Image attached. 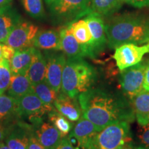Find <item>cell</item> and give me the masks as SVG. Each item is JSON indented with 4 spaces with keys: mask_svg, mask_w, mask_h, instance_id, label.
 <instances>
[{
    "mask_svg": "<svg viewBox=\"0 0 149 149\" xmlns=\"http://www.w3.org/2000/svg\"><path fill=\"white\" fill-rule=\"evenodd\" d=\"M149 53V43L144 45L126 44L115 49L113 59L120 71L141 62L143 57Z\"/></svg>",
    "mask_w": 149,
    "mask_h": 149,
    "instance_id": "cell-7",
    "label": "cell"
},
{
    "mask_svg": "<svg viewBox=\"0 0 149 149\" xmlns=\"http://www.w3.org/2000/svg\"><path fill=\"white\" fill-rule=\"evenodd\" d=\"M48 117L53 125L59 130L62 137L67 136L72 130V124L71 123L59 112L55 111V109L48 113Z\"/></svg>",
    "mask_w": 149,
    "mask_h": 149,
    "instance_id": "cell-27",
    "label": "cell"
},
{
    "mask_svg": "<svg viewBox=\"0 0 149 149\" xmlns=\"http://www.w3.org/2000/svg\"><path fill=\"white\" fill-rule=\"evenodd\" d=\"M12 1L13 0H0V8L7 6H10Z\"/></svg>",
    "mask_w": 149,
    "mask_h": 149,
    "instance_id": "cell-37",
    "label": "cell"
},
{
    "mask_svg": "<svg viewBox=\"0 0 149 149\" xmlns=\"http://www.w3.org/2000/svg\"><path fill=\"white\" fill-rule=\"evenodd\" d=\"M124 3L137 8L149 7V0H122Z\"/></svg>",
    "mask_w": 149,
    "mask_h": 149,
    "instance_id": "cell-31",
    "label": "cell"
},
{
    "mask_svg": "<svg viewBox=\"0 0 149 149\" xmlns=\"http://www.w3.org/2000/svg\"><path fill=\"white\" fill-rule=\"evenodd\" d=\"M117 149H141V148H135V147H134L132 146V145L130 144V143H128V144H126L124 145H123V146H120V148H118Z\"/></svg>",
    "mask_w": 149,
    "mask_h": 149,
    "instance_id": "cell-38",
    "label": "cell"
},
{
    "mask_svg": "<svg viewBox=\"0 0 149 149\" xmlns=\"http://www.w3.org/2000/svg\"><path fill=\"white\" fill-rule=\"evenodd\" d=\"M64 54H52L46 60L45 80L54 91L59 93L61 87L63 70L66 62Z\"/></svg>",
    "mask_w": 149,
    "mask_h": 149,
    "instance_id": "cell-11",
    "label": "cell"
},
{
    "mask_svg": "<svg viewBox=\"0 0 149 149\" xmlns=\"http://www.w3.org/2000/svg\"><path fill=\"white\" fill-rule=\"evenodd\" d=\"M55 149H76L75 147L74 146V145L72 144V143L70 141V139L68 137V136L67 137H64L61 139V141L59 143V144L57 146V148Z\"/></svg>",
    "mask_w": 149,
    "mask_h": 149,
    "instance_id": "cell-33",
    "label": "cell"
},
{
    "mask_svg": "<svg viewBox=\"0 0 149 149\" xmlns=\"http://www.w3.org/2000/svg\"><path fill=\"white\" fill-rule=\"evenodd\" d=\"M15 50L11 46L7 45V44H2V57L3 59H7V60L10 61L11 59L13 57Z\"/></svg>",
    "mask_w": 149,
    "mask_h": 149,
    "instance_id": "cell-32",
    "label": "cell"
},
{
    "mask_svg": "<svg viewBox=\"0 0 149 149\" xmlns=\"http://www.w3.org/2000/svg\"><path fill=\"white\" fill-rule=\"evenodd\" d=\"M83 117L93 123L97 131L113 123L135 119L133 107L124 96L105 88H91L78 95Z\"/></svg>",
    "mask_w": 149,
    "mask_h": 149,
    "instance_id": "cell-1",
    "label": "cell"
},
{
    "mask_svg": "<svg viewBox=\"0 0 149 149\" xmlns=\"http://www.w3.org/2000/svg\"><path fill=\"white\" fill-rule=\"evenodd\" d=\"M130 123L117 122L99 131L93 139L90 149H117L131 141Z\"/></svg>",
    "mask_w": 149,
    "mask_h": 149,
    "instance_id": "cell-4",
    "label": "cell"
},
{
    "mask_svg": "<svg viewBox=\"0 0 149 149\" xmlns=\"http://www.w3.org/2000/svg\"><path fill=\"white\" fill-rule=\"evenodd\" d=\"M28 149H46L39 141L35 135H31L30 137Z\"/></svg>",
    "mask_w": 149,
    "mask_h": 149,
    "instance_id": "cell-34",
    "label": "cell"
},
{
    "mask_svg": "<svg viewBox=\"0 0 149 149\" xmlns=\"http://www.w3.org/2000/svg\"><path fill=\"white\" fill-rule=\"evenodd\" d=\"M3 59L2 57V44L0 43V61Z\"/></svg>",
    "mask_w": 149,
    "mask_h": 149,
    "instance_id": "cell-40",
    "label": "cell"
},
{
    "mask_svg": "<svg viewBox=\"0 0 149 149\" xmlns=\"http://www.w3.org/2000/svg\"><path fill=\"white\" fill-rule=\"evenodd\" d=\"M147 64L141 62L121 71L120 83L124 95L131 100L144 90V74Z\"/></svg>",
    "mask_w": 149,
    "mask_h": 149,
    "instance_id": "cell-6",
    "label": "cell"
},
{
    "mask_svg": "<svg viewBox=\"0 0 149 149\" xmlns=\"http://www.w3.org/2000/svg\"><path fill=\"white\" fill-rule=\"evenodd\" d=\"M17 99L11 96L0 95V121L6 120L13 115H18Z\"/></svg>",
    "mask_w": 149,
    "mask_h": 149,
    "instance_id": "cell-26",
    "label": "cell"
},
{
    "mask_svg": "<svg viewBox=\"0 0 149 149\" xmlns=\"http://www.w3.org/2000/svg\"><path fill=\"white\" fill-rule=\"evenodd\" d=\"M12 75L10 61L2 59L0 61V95L8 90Z\"/></svg>",
    "mask_w": 149,
    "mask_h": 149,
    "instance_id": "cell-28",
    "label": "cell"
},
{
    "mask_svg": "<svg viewBox=\"0 0 149 149\" xmlns=\"http://www.w3.org/2000/svg\"><path fill=\"white\" fill-rule=\"evenodd\" d=\"M54 107L61 115L71 122H76L81 117V110L76 98H71L61 92L54 102Z\"/></svg>",
    "mask_w": 149,
    "mask_h": 149,
    "instance_id": "cell-15",
    "label": "cell"
},
{
    "mask_svg": "<svg viewBox=\"0 0 149 149\" xmlns=\"http://www.w3.org/2000/svg\"><path fill=\"white\" fill-rule=\"evenodd\" d=\"M31 136L29 132L22 128L15 130L5 139L6 144L10 149H28Z\"/></svg>",
    "mask_w": 149,
    "mask_h": 149,
    "instance_id": "cell-24",
    "label": "cell"
},
{
    "mask_svg": "<svg viewBox=\"0 0 149 149\" xmlns=\"http://www.w3.org/2000/svg\"><path fill=\"white\" fill-rule=\"evenodd\" d=\"M46 72V60L41 52L36 49L32 62L26 74L33 86H34L45 80Z\"/></svg>",
    "mask_w": 149,
    "mask_h": 149,
    "instance_id": "cell-20",
    "label": "cell"
},
{
    "mask_svg": "<svg viewBox=\"0 0 149 149\" xmlns=\"http://www.w3.org/2000/svg\"><path fill=\"white\" fill-rule=\"evenodd\" d=\"M97 79V72L90 64L82 58L68 59L61 79V92L71 98L93 88Z\"/></svg>",
    "mask_w": 149,
    "mask_h": 149,
    "instance_id": "cell-3",
    "label": "cell"
},
{
    "mask_svg": "<svg viewBox=\"0 0 149 149\" xmlns=\"http://www.w3.org/2000/svg\"><path fill=\"white\" fill-rule=\"evenodd\" d=\"M98 132L92 122L82 117L79 118L68 137L77 143L79 148L90 149L93 139Z\"/></svg>",
    "mask_w": 149,
    "mask_h": 149,
    "instance_id": "cell-12",
    "label": "cell"
},
{
    "mask_svg": "<svg viewBox=\"0 0 149 149\" xmlns=\"http://www.w3.org/2000/svg\"><path fill=\"white\" fill-rule=\"evenodd\" d=\"M124 4L122 0H90L92 12L102 17H109L115 14Z\"/></svg>",
    "mask_w": 149,
    "mask_h": 149,
    "instance_id": "cell-23",
    "label": "cell"
},
{
    "mask_svg": "<svg viewBox=\"0 0 149 149\" xmlns=\"http://www.w3.org/2000/svg\"><path fill=\"white\" fill-rule=\"evenodd\" d=\"M130 100L138 124L146 126L149 124V91L143 90Z\"/></svg>",
    "mask_w": 149,
    "mask_h": 149,
    "instance_id": "cell-16",
    "label": "cell"
},
{
    "mask_svg": "<svg viewBox=\"0 0 149 149\" xmlns=\"http://www.w3.org/2000/svg\"><path fill=\"white\" fill-rule=\"evenodd\" d=\"M33 91L45 105L54 107V102L59 93L54 91L45 81L33 86Z\"/></svg>",
    "mask_w": 149,
    "mask_h": 149,
    "instance_id": "cell-25",
    "label": "cell"
},
{
    "mask_svg": "<svg viewBox=\"0 0 149 149\" xmlns=\"http://www.w3.org/2000/svg\"><path fill=\"white\" fill-rule=\"evenodd\" d=\"M59 35L61 51L64 52L68 59L83 58L84 57H87L85 48L76 40L68 25L59 31Z\"/></svg>",
    "mask_w": 149,
    "mask_h": 149,
    "instance_id": "cell-13",
    "label": "cell"
},
{
    "mask_svg": "<svg viewBox=\"0 0 149 149\" xmlns=\"http://www.w3.org/2000/svg\"><path fill=\"white\" fill-rule=\"evenodd\" d=\"M0 149H10V148H9L6 144L1 141V142H0Z\"/></svg>",
    "mask_w": 149,
    "mask_h": 149,
    "instance_id": "cell-39",
    "label": "cell"
},
{
    "mask_svg": "<svg viewBox=\"0 0 149 149\" xmlns=\"http://www.w3.org/2000/svg\"><path fill=\"white\" fill-rule=\"evenodd\" d=\"M68 26L77 42L85 48L87 57H95L93 50V37L85 19L75 20L68 24Z\"/></svg>",
    "mask_w": 149,
    "mask_h": 149,
    "instance_id": "cell-14",
    "label": "cell"
},
{
    "mask_svg": "<svg viewBox=\"0 0 149 149\" xmlns=\"http://www.w3.org/2000/svg\"><path fill=\"white\" fill-rule=\"evenodd\" d=\"M7 136H8V131H7L6 128L2 124H0V142H1L3 139L6 138Z\"/></svg>",
    "mask_w": 149,
    "mask_h": 149,
    "instance_id": "cell-36",
    "label": "cell"
},
{
    "mask_svg": "<svg viewBox=\"0 0 149 149\" xmlns=\"http://www.w3.org/2000/svg\"><path fill=\"white\" fill-rule=\"evenodd\" d=\"M144 90L149 91V63L147 64L146 70H145L144 85H143Z\"/></svg>",
    "mask_w": 149,
    "mask_h": 149,
    "instance_id": "cell-35",
    "label": "cell"
},
{
    "mask_svg": "<svg viewBox=\"0 0 149 149\" xmlns=\"http://www.w3.org/2000/svg\"><path fill=\"white\" fill-rule=\"evenodd\" d=\"M17 103L18 115L26 116L33 122H39L46 113L54 109L45 105L33 91L17 99Z\"/></svg>",
    "mask_w": 149,
    "mask_h": 149,
    "instance_id": "cell-9",
    "label": "cell"
},
{
    "mask_svg": "<svg viewBox=\"0 0 149 149\" xmlns=\"http://www.w3.org/2000/svg\"><path fill=\"white\" fill-rule=\"evenodd\" d=\"M35 137L46 149H55L63 138L53 124L46 122L43 123L37 130Z\"/></svg>",
    "mask_w": 149,
    "mask_h": 149,
    "instance_id": "cell-17",
    "label": "cell"
},
{
    "mask_svg": "<svg viewBox=\"0 0 149 149\" xmlns=\"http://www.w3.org/2000/svg\"><path fill=\"white\" fill-rule=\"evenodd\" d=\"M48 6L53 17L70 23L92 13L90 0H55Z\"/></svg>",
    "mask_w": 149,
    "mask_h": 149,
    "instance_id": "cell-5",
    "label": "cell"
},
{
    "mask_svg": "<svg viewBox=\"0 0 149 149\" xmlns=\"http://www.w3.org/2000/svg\"><path fill=\"white\" fill-rule=\"evenodd\" d=\"M46 1V3H47L48 5H50L51 4V3H52L53 2V1H55V0H45Z\"/></svg>",
    "mask_w": 149,
    "mask_h": 149,
    "instance_id": "cell-41",
    "label": "cell"
},
{
    "mask_svg": "<svg viewBox=\"0 0 149 149\" xmlns=\"http://www.w3.org/2000/svg\"><path fill=\"white\" fill-rule=\"evenodd\" d=\"M139 139L141 144V149H149V124L142 126L139 134Z\"/></svg>",
    "mask_w": 149,
    "mask_h": 149,
    "instance_id": "cell-30",
    "label": "cell"
},
{
    "mask_svg": "<svg viewBox=\"0 0 149 149\" xmlns=\"http://www.w3.org/2000/svg\"><path fill=\"white\" fill-rule=\"evenodd\" d=\"M34 46L43 50L61 51L59 32L55 30H46L38 32L35 38Z\"/></svg>",
    "mask_w": 149,
    "mask_h": 149,
    "instance_id": "cell-21",
    "label": "cell"
},
{
    "mask_svg": "<svg viewBox=\"0 0 149 149\" xmlns=\"http://www.w3.org/2000/svg\"><path fill=\"white\" fill-rule=\"evenodd\" d=\"M22 2L27 13L33 18L43 17L44 8L42 0H22Z\"/></svg>",
    "mask_w": 149,
    "mask_h": 149,
    "instance_id": "cell-29",
    "label": "cell"
},
{
    "mask_svg": "<svg viewBox=\"0 0 149 149\" xmlns=\"http://www.w3.org/2000/svg\"><path fill=\"white\" fill-rule=\"evenodd\" d=\"M106 24L108 46L115 49L126 44L149 43V19L135 14H124L110 19Z\"/></svg>",
    "mask_w": 149,
    "mask_h": 149,
    "instance_id": "cell-2",
    "label": "cell"
},
{
    "mask_svg": "<svg viewBox=\"0 0 149 149\" xmlns=\"http://www.w3.org/2000/svg\"><path fill=\"white\" fill-rule=\"evenodd\" d=\"M19 22V17L10 6L0 8V43H4L14 27Z\"/></svg>",
    "mask_w": 149,
    "mask_h": 149,
    "instance_id": "cell-19",
    "label": "cell"
},
{
    "mask_svg": "<svg viewBox=\"0 0 149 149\" xmlns=\"http://www.w3.org/2000/svg\"><path fill=\"white\" fill-rule=\"evenodd\" d=\"M33 86L26 74H13L8 93L10 96L19 99L27 93L33 92Z\"/></svg>",
    "mask_w": 149,
    "mask_h": 149,
    "instance_id": "cell-22",
    "label": "cell"
},
{
    "mask_svg": "<svg viewBox=\"0 0 149 149\" xmlns=\"http://www.w3.org/2000/svg\"><path fill=\"white\" fill-rule=\"evenodd\" d=\"M84 19L88 24L92 35L93 50L95 55L96 56L100 52L104 51L108 44L105 22L103 17L94 12L87 15Z\"/></svg>",
    "mask_w": 149,
    "mask_h": 149,
    "instance_id": "cell-10",
    "label": "cell"
},
{
    "mask_svg": "<svg viewBox=\"0 0 149 149\" xmlns=\"http://www.w3.org/2000/svg\"><path fill=\"white\" fill-rule=\"evenodd\" d=\"M35 51L36 48L32 46L15 51L10 61L13 74H26L32 62Z\"/></svg>",
    "mask_w": 149,
    "mask_h": 149,
    "instance_id": "cell-18",
    "label": "cell"
},
{
    "mask_svg": "<svg viewBox=\"0 0 149 149\" xmlns=\"http://www.w3.org/2000/svg\"><path fill=\"white\" fill-rule=\"evenodd\" d=\"M39 28L29 22H19L9 34L4 44L15 51L34 46V41Z\"/></svg>",
    "mask_w": 149,
    "mask_h": 149,
    "instance_id": "cell-8",
    "label": "cell"
}]
</instances>
